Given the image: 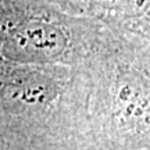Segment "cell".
<instances>
[{
  "instance_id": "cell-2",
  "label": "cell",
  "mask_w": 150,
  "mask_h": 150,
  "mask_svg": "<svg viewBox=\"0 0 150 150\" xmlns=\"http://www.w3.org/2000/svg\"><path fill=\"white\" fill-rule=\"evenodd\" d=\"M0 131L88 136V86L82 65L0 60Z\"/></svg>"
},
{
  "instance_id": "cell-4",
  "label": "cell",
  "mask_w": 150,
  "mask_h": 150,
  "mask_svg": "<svg viewBox=\"0 0 150 150\" xmlns=\"http://www.w3.org/2000/svg\"><path fill=\"white\" fill-rule=\"evenodd\" d=\"M68 14L150 39V0H49Z\"/></svg>"
},
{
  "instance_id": "cell-5",
  "label": "cell",
  "mask_w": 150,
  "mask_h": 150,
  "mask_svg": "<svg viewBox=\"0 0 150 150\" xmlns=\"http://www.w3.org/2000/svg\"><path fill=\"white\" fill-rule=\"evenodd\" d=\"M0 150H102L86 135H24L0 131Z\"/></svg>"
},
{
  "instance_id": "cell-3",
  "label": "cell",
  "mask_w": 150,
  "mask_h": 150,
  "mask_svg": "<svg viewBox=\"0 0 150 150\" xmlns=\"http://www.w3.org/2000/svg\"><path fill=\"white\" fill-rule=\"evenodd\" d=\"M0 60L81 67L106 25L65 13L49 0H0Z\"/></svg>"
},
{
  "instance_id": "cell-1",
  "label": "cell",
  "mask_w": 150,
  "mask_h": 150,
  "mask_svg": "<svg viewBox=\"0 0 150 150\" xmlns=\"http://www.w3.org/2000/svg\"><path fill=\"white\" fill-rule=\"evenodd\" d=\"M82 68L88 136L102 150H150V39L106 27Z\"/></svg>"
}]
</instances>
